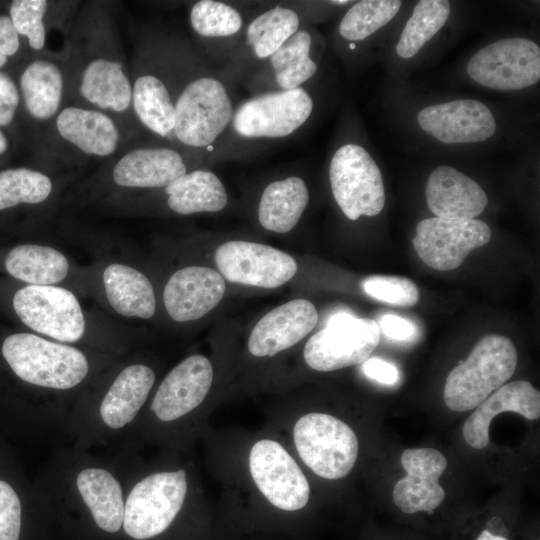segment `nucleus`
Segmentation results:
<instances>
[{
	"label": "nucleus",
	"instance_id": "28",
	"mask_svg": "<svg viewBox=\"0 0 540 540\" xmlns=\"http://www.w3.org/2000/svg\"><path fill=\"white\" fill-rule=\"evenodd\" d=\"M463 426V437L474 449L489 443L492 419L502 412H515L528 420L540 417V392L530 382L517 380L504 384L474 408Z\"/></svg>",
	"mask_w": 540,
	"mask_h": 540
},
{
	"label": "nucleus",
	"instance_id": "11",
	"mask_svg": "<svg viewBox=\"0 0 540 540\" xmlns=\"http://www.w3.org/2000/svg\"><path fill=\"white\" fill-rule=\"evenodd\" d=\"M293 436L300 458L318 476L334 480L352 471L359 443L353 429L342 420L309 413L298 419Z\"/></svg>",
	"mask_w": 540,
	"mask_h": 540
},
{
	"label": "nucleus",
	"instance_id": "33",
	"mask_svg": "<svg viewBox=\"0 0 540 540\" xmlns=\"http://www.w3.org/2000/svg\"><path fill=\"white\" fill-rule=\"evenodd\" d=\"M5 268L14 278L30 285H54L69 272L67 258L58 250L38 244L14 247L5 259Z\"/></svg>",
	"mask_w": 540,
	"mask_h": 540
},
{
	"label": "nucleus",
	"instance_id": "14",
	"mask_svg": "<svg viewBox=\"0 0 540 540\" xmlns=\"http://www.w3.org/2000/svg\"><path fill=\"white\" fill-rule=\"evenodd\" d=\"M187 173L180 151L167 146L130 145L107 159L94 178L114 191L164 188Z\"/></svg>",
	"mask_w": 540,
	"mask_h": 540
},
{
	"label": "nucleus",
	"instance_id": "48",
	"mask_svg": "<svg viewBox=\"0 0 540 540\" xmlns=\"http://www.w3.org/2000/svg\"><path fill=\"white\" fill-rule=\"evenodd\" d=\"M350 48H355V45H354V44H351V45H350Z\"/></svg>",
	"mask_w": 540,
	"mask_h": 540
},
{
	"label": "nucleus",
	"instance_id": "39",
	"mask_svg": "<svg viewBox=\"0 0 540 540\" xmlns=\"http://www.w3.org/2000/svg\"><path fill=\"white\" fill-rule=\"evenodd\" d=\"M189 20L192 29L207 38L234 35L242 26L241 15L236 9L214 0L197 1L190 10Z\"/></svg>",
	"mask_w": 540,
	"mask_h": 540
},
{
	"label": "nucleus",
	"instance_id": "44",
	"mask_svg": "<svg viewBox=\"0 0 540 540\" xmlns=\"http://www.w3.org/2000/svg\"><path fill=\"white\" fill-rule=\"evenodd\" d=\"M378 326L380 331L382 330L387 337L394 340H406L415 331L414 326L408 320L392 314L384 315Z\"/></svg>",
	"mask_w": 540,
	"mask_h": 540
},
{
	"label": "nucleus",
	"instance_id": "34",
	"mask_svg": "<svg viewBox=\"0 0 540 540\" xmlns=\"http://www.w3.org/2000/svg\"><path fill=\"white\" fill-rule=\"evenodd\" d=\"M53 191V179L42 170L17 167L0 171V211L43 204Z\"/></svg>",
	"mask_w": 540,
	"mask_h": 540
},
{
	"label": "nucleus",
	"instance_id": "19",
	"mask_svg": "<svg viewBox=\"0 0 540 540\" xmlns=\"http://www.w3.org/2000/svg\"><path fill=\"white\" fill-rule=\"evenodd\" d=\"M490 238L491 230L481 220L432 217L418 223L413 245L426 265L449 271L458 268L471 251L487 244Z\"/></svg>",
	"mask_w": 540,
	"mask_h": 540
},
{
	"label": "nucleus",
	"instance_id": "12",
	"mask_svg": "<svg viewBox=\"0 0 540 540\" xmlns=\"http://www.w3.org/2000/svg\"><path fill=\"white\" fill-rule=\"evenodd\" d=\"M380 333L373 319L336 313L307 341L304 359L310 368L321 372L362 364L378 346Z\"/></svg>",
	"mask_w": 540,
	"mask_h": 540
},
{
	"label": "nucleus",
	"instance_id": "2",
	"mask_svg": "<svg viewBox=\"0 0 540 540\" xmlns=\"http://www.w3.org/2000/svg\"><path fill=\"white\" fill-rule=\"evenodd\" d=\"M130 449L95 455L58 449L34 480L45 496L56 532L65 540H124L123 518Z\"/></svg>",
	"mask_w": 540,
	"mask_h": 540
},
{
	"label": "nucleus",
	"instance_id": "42",
	"mask_svg": "<svg viewBox=\"0 0 540 540\" xmlns=\"http://www.w3.org/2000/svg\"><path fill=\"white\" fill-rule=\"evenodd\" d=\"M21 112V100L15 76L0 70V127L8 134Z\"/></svg>",
	"mask_w": 540,
	"mask_h": 540
},
{
	"label": "nucleus",
	"instance_id": "40",
	"mask_svg": "<svg viewBox=\"0 0 540 540\" xmlns=\"http://www.w3.org/2000/svg\"><path fill=\"white\" fill-rule=\"evenodd\" d=\"M361 287L368 296L396 306H413L419 300L416 284L401 276H368L361 282Z\"/></svg>",
	"mask_w": 540,
	"mask_h": 540
},
{
	"label": "nucleus",
	"instance_id": "1",
	"mask_svg": "<svg viewBox=\"0 0 540 540\" xmlns=\"http://www.w3.org/2000/svg\"><path fill=\"white\" fill-rule=\"evenodd\" d=\"M0 358L10 378L0 388V433L18 439L61 432L96 370L85 351L32 333L4 338Z\"/></svg>",
	"mask_w": 540,
	"mask_h": 540
},
{
	"label": "nucleus",
	"instance_id": "13",
	"mask_svg": "<svg viewBox=\"0 0 540 540\" xmlns=\"http://www.w3.org/2000/svg\"><path fill=\"white\" fill-rule=\"evenodd\" d=\"M329 178L338 206L350 220L378 215L385 205L381 171L361 146L346 144L333 155Z\"/></svg>",
	"mask_w": 540,
	"mask_h": 540
},
{
	"label": "nucleus",
	"instance_id": "21",
	"mask_svg": "<svg viewBox=\"0 0 540 540\" xmlns=\"http://www.w3.org/2000/svg\"><path fill=\"white\" fill-rule=\"evenodd\" d=\"M249 468L258 489L275 507L296 511L308 503L309 483L295 460L278 442L257 441L250 451Z\"/></svg>",
	"mask_w": 540,
	"mask_h": 540
},
{
	"label": "nucleus",
	"instance_id": "22",
	"mask_svg": "<svg viewBox=\"0 0 540 540\" xmlns=\"http://www.w3.org/2000/svg\"><path fill=\"white\" fill-rule=\"evenodd\" d=\"M129 74L132 109L139 125L161 138L175 140V91L166 76L150 64L142 44Z\"/></svg>",
	"mask_w": 540,
	"mask_h": 540
},
{
	"label": "nucleus",
	"instance_id": "7",
	"mask_svg": "<svg viewBox=\"0 0 540 540\" xmlns=\"http://www.w3.org/2000/svg\"><path fill=\"white\" fill-rule=\"evenodd\" d=\"M213 381L211 362L203 355H191L177 364L159 384L118 448L129 449L156 427L181 423L205 400Z\"/></svg>",
	"mask_w": 540,
	"mask_h": 540
},
{
	"label": "nucleus",
	"instance_id": "18",
	"mask_svg": "<svg viewBox=\"0 0 540 540\" xmlns=\"http://www.w3.org/2000/svg\"><path fill=\"white\" fill-rule=\"evenodd\" d=\"M313 101L301 87L258 95L233 114V128L248 138L286 137L310 117Z\"/></svg>",
	"mask_w": 540,
	"mask_h": 540
},
{
	"label": "nucleus",
	"instance_id": "15",
	"mask_svg": "<svg viewBox=\"0 0 540 540\" xmlns=\"http://www.w3.org/2000/svg\"><path fill=\"white\" fill-rule=\"evenodd\" d=\"M20 320L31 330L54 341L71 344L85 334V318L76 296L63 287L28 285L13 297Z\"/></svg>",
	"mask_w": 540,
	"mask_h": 540
},
{
	"label": "nucleus",
	"instance_id": "3",
	"mask_svg": "<svg viewBox=\"0 0 540 540\" xmlns=\"http://www.w3.org/2000/svg\"><path fill=\"white\" fill-rule=\"evenodd\" d=\"M112 2L78 7L65 42L66 105L109 115L134 143L141 127L132 109V87L115 25Z\"/></svg>",
	"mask_w": 540,
	"mask_h": 540
},
{
	"label": "nucleus",
	"instance_id": "45",
	"mask_svg": "<svg viewBox=\"0 0 540 540\" xmlns=\"http://www.w3.org/2000/svg\"><path fill=\"white\" fill-rule=\"evenodd\" d=\"M10 151V139L8 134L0 127V157H6Z\"/></svg>",
	"mask_w": 540,
	"mask_h": 540
},
{
	"label": "nucleus",
	"instance_id": "20",
	"mask_svg": "<svg viewBox=\"0 0 540 540\" xmlns=\"http://www.w3.org/2000/svg\"><path fill=\"white\" fill-rule=\"evenodd\" d=\"M220 274L233 283L277 288L297 272L295 259L271 246L241 240L225 242L215 251Z\"/></svg>",
	"mask_w": 540,
	"mask_h": 540
},
{
	"label": "nucleus",
	"instance_id": "37",
	"mask_svg": "<svg viewBox=\"0 0 540 540\" xmlns=\"http://www.w3.org/2000/svg\"><path fill=\"white\" fill-rule=\"evenodd\" d=\"M298 27L299 17L295 11L276 6L249 24L247 42L258 58H266L295 34Z\"/></svg>",
	"mask_w": 540,
	"mask_h": 540
},
{
	"label": "nucleus",
	"instance_id": "4",
	"mask_svg": "<svg viewBox=\"0 0 540 540\" xmlns=\"http://www.w3.org/2000/svg\"><path fill=\"white\" fill-rule=\"evenodd\" d=\"M156 381L154 369L142 362L125 363L74 403L61 432L72 447L91 450L119 442L144 409Z\"/></svg>",
	"mask_w": 540,
	"mask_h": 540
},
{
	"label": "nucleus",
	"instance_id": "29",
	"mask_svg": "<svg viewBox=\"0 0 540 540\" xmlns=\"http://www.w3.org/2000/svg\"><path fill=\"white\" fill-rule=\"evenodd\" d=\"M79 1L13 0L7 5L8 14L29 54L49 50L48 37L53 29L68 31L80 6Z\"/></svg>",
	"mask_w": 540,
	"mask_h": 540
},
{
	"label": "nucleus",
	"instance_id": "9",
	"mask_svg": "<svg viewBox=\"0 0 540 540\" xmlns=\"http://www.w3.org/2000/svg\"><path fill=\"white\" fill-rule=\"evenodd\" d=\"M517 361V349L509 338L483 336L468 358L449 372L443 392L446 406L455 412L474 409L512 377Z\"/></svg>",
	"mask_w": 540,
	"mask_h": 540
},
{
	"label": "nucleus",
	"instance_id": "5",
	"mask_svg": "<svg viewBox=\"0 0 540 540\" xmlns=\"http://www.w3.org/2000/svg\"><path fill=\"white\" fill-rule=\"evenodd\" d=\"M132 144L109 115L66 105L33 136V157L42 171L76 167L107 160Z\"/></svg>",
	"mask_w": 540,
	"mask_h": 540
},
{
	"label": "nucleus",
	"instance_id": "47",
	"mask_svg": "<svg viewBox=\"0 0 540 540\" xmlns=\"http://www.w3.org/2000/svg\"><path fill=\"white\" fill-rule=\"evenodd\" d=\"M330 3H333V4H338V5H345L347 3H349V1H330Z\"/></svg>",
	"mask_w": 540,
	"mask_h": 540
},
{
	"label": "nucleus",
	"instance_id": "8",
	"mask_svg": "<svg viewBox=\"0 0 540 540\" xmlns=\"http://www.w3.org/2000/svg\"><path fill=\"white\" fill-rule=\"evenodd\" d=\"M55 532L45 496L0 433V540H52Z\"/></svg>",
	"mask_w": 540,
	"mask_h": 540
},
{
	"label": "nucleus",
	"instance_id": "24",
	"mask_svg": "<svg viewBox=\"0 0 540 540\" xmlns=\"http://www.w3.org/2000/svg\"><path fill=\"white\" fill-rule=\"evenodd\" d=\"M420 127L445 144L480 142L496 131L490 109L480 101L460 99L423 108Z\"/></svg>",
	"mask_w": 540,
	"mask_h": 540
},
{
	"label": "nucleus",
	"instance_id": "17",
	"mask_svg": "<svg viewBox=\"0 0 540 540\" xmlns=\"http://www.w3.org/2000/svg\"><path fill=\"white\" fill-rule=\"evenodd\" d=\"M468 75L495 90H520L540 79V48L526 38H505L481 48L467 64Z\"/></svg>",
	"mask_w": 540,
	"mask_h": 540
},
{
	"label": "nucleus",
	"instance_id": "35",
	"mask_svg": "<svg viewBox=\"0 0 540 540\" xmlns=\"http://www.w3.org/2000/svg\"><path fill=\"white\" fill-rule=\"evenodd\" d=\"M310 47V34L299 30L270 56L276 82L282 90L300 87L316 73L317 65L309 56Z\"/></svg>",
	"mask_w": 540,
	"mask_h": 540
},
{
	"label": "nucleus",
	"instance_id": "31",
	"mask_svg": "<svg viewBox=\"0 0 540 540\" xmlns=\"http://www.w3.org/2000/svg\"><path fill=\"white\" fill-rule=\"evenodd\" d=\"M167 206L180 215L218 212L225 208L228 195L221 180L207 170H193L164 187Z\"/></svg>",
	"mask_w": 540,
	"mask_h": 540
},
{
	"label": "nucleus",
	"instance_id": "32",
	"mask_svg": "<svg viewBox=\"0 0 540 540\" xmlns=\"http://www.w3.org/2000/svg\"><path fill=\"white\" fill-rule=\"evenodd\" d=\"M308 202V188L301 178L292 176L274 181L261 196L259 223L275 233L289 232L300 220Z\"/></svg>",
	"mask_w": 540,
	"mask_h": 540
},
{
	"label": "nucleus",
	"instance_id": "23",
	"mask_svg": "<svg viewBox=\"0 0 540 540\" xmlns=\"http://www.w3.org/2000/svg\"><path fill=\"white\" fill-rule=\"evenodd\" d=\"M401 464L406 476L393 489L395 505L406 514L431 512L443 502L445 491L439 479L447 467L446 457L430 447L403 451Z\"/></svg>",
	"mask_w": 540,
	"mask_h": 540
},
{
	"label": "nucleus",
	"instance_id": "6",
	"mask_svg": "<svg viewBox=\"0 0 540 540\" xmlns=\"http://www.w3.org/2000/svg\"><path fill=\"white\" fill-rule=\"evenodd\" d=\"M185 468L143 471L132 460L123 518L124 540H159L174 528L189 495Z\"/></svg>",
	"mask_w": 540,
	"mask_h": 540
},
{
	"label": "nucleus",
	"instance_id": "43",
	"mask_svg": "<svg viewBox=\"0 0 540 540\" xmlns=\"http://www.w3.org/2000/svg\"><path fill=\"white\" fill-rule=\"evenodd\" d=\"M362 371L368 378L385 385H393L399 379L398 369L377 357L365 360L362 363Z\"/></svg>",
	"mask_w": 540,
	"mask_h": 540
},
{
	"label": "nucleus",
	"instance_id": "10",
	"mask_svg": "<svg viewBox=\"0 0 540 540\" xmlns=\"http://www.w3.org/2000/svg\"><path fill=\"white\" fill-rule=\"evenodd\" d=\"M173 135L183 146L212 144L233 117L230 97L222 82L212 77L187 81L175 94Z\"/></svg>",
	"mask_w": 540,
	"mask_h": 540
},
{
	"label": "nucleus",
	"instance_id": "41",
	"mask_svg": "<svg viewBox=\"0 0 540 540\" xmlns=\"http://www.w3.org/2000/svg\"><path fill=\"white\" fill-rule=\"evenodd\" d=\"M27 56L28 51L13 26L8 10H0V70L15 75Z\"/></svg>",
	"mask_w": 540,
	"mask_h": 540
},
{
	"label": "nucleus",
	"instance_id": "30",
	"mask_svg": "<svg viewBox=\"0 0 540 540\" xmlns=\"http://www.w3.org/2000/svg\"><path fill=\"white\" fill-rule=\"evenodd\" d=\"M103 285L109 304L120 315L141 319L154 315V290L149 279L139 270L126 264L112 263L103 272Z\"/></svg>",
	"mask_w": 540,
	"mask_h": 540
},
{
	"label": "nucleus",
	"instance_id": "36",
	"mask_svg": "<svg viewBox=\"0 0 540 540\" xmlns=\"http://www.w3.org/2000/svg\"><path fill=\"white\" fill-rule=\"evenodd\" d=\"M450 14L446 0H421L406 22L398 44L397 54L411 58L443 27Z\"/></svg>",
	"mask_w": 540,
	"mask_h": 540
},
{
	"label": "nucleus",
	"instance_id": "27",
	"mask_svg": "<svg viewBox=\"0 0 540 540\" xmlns=\"http://www.w3.org/2000/svg\"><path fill=\"white\" fill-rule=\"evenodd\" d=\"M425 194L430 211L442 219L472 220L488 204L487 195L477 182L448 165L439 166L430 174Z\"/></svg>",
	"mask_w": 540,
	"mask_h": 540
},
{
	"label": "nucleus",
	"instance_id": "26",
	"mask_svg": "<svg viewBox=\"0 0 540 540\" xmlns=\"http://www.w3.org/2000/svg\"><path fill=\"white\" fill-rule=\"evenodd\" d=\"M318 322L310 301L295 299L265 314L254 326L248 349L256 357H272L301 341Z\"/></svg>",
	"mask_w": 540,
	"mask_h": 540
},
{
	"label": "nucleus",
	"instance_id": "46",
	"mask_svg": "<svg viewBox=\"0 0 540 540\" xmlns=\"http://www.w3.org/2000/svg\"><path fill=\"white\" fill-rule=\"evenodd\" d=\"M477 540H508V539L502 536L494 535L488 530H483L479 534Z\"/></svg>",
	"mask_w": 540,
	"mask_h": 540
},
{
	"label": "nucleus",
	"instance_id": "25",
	"mask_svg": "<svg viewBox=\"0 0 540 540\" xmlns=\"http://www.w3.org/2000/svg\"><path fill=\"white\" fill-rule=\"evenodd\" d=\"M226 285L222 275L204 266L177 270L167 281L163 302L168 315L176 322L200 319L222 300Z\"/></svg>",
	"mask_w": 540,
	"mask_h": 540
},
{
	"label": "nucleus",
	"instance_id": "16",
	"mask_svg": "<svg viewBox=\"0 0 540 540\" xmlns=\"http://www.w3.org/2000/svg\"><path fill=\"white\" fill-rule=\"evenodd\" d=\"M21 112L33 127V136L66 106L64 52L29 54L15 72Z\"/></svg>",
	"mask_w": 540,
	"mask_h": 540
},
{
	"label": "nucleus",
	"instance_id": "38",
	"mask_svg": "<svg viewBox=\"0 0 540 540\" xmlns=\"http://www.w3.org/2000/svg\"><path fill=\"white\" fill-rule=\"evenodd\" d=\"M399 0H363L355 3L342 18L339 33L349 41L367 38L398 13Z\"/></svg>",
	"mask_w": 540,
	"mask_h": 540
}]
</instances>
